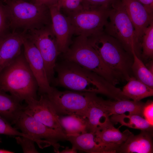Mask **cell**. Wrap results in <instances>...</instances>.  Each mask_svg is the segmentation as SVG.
I'll return each mask as SVG.
<instances>
[{
    "label": "cell",
    "mask_w": 153,
    "mask_h": 153,
    "mask_svg": "<svg viewBox=\"0 0 153 153\" xmlns=\"http://www.w3.org/2000/svg\"><path fill=\"white\" fill-rule=\"evenodd\" d=\"M57 74L54 83L71 90L105 95L115 100L127 99L122 90L96 73L77 63L64 60L56 63Z\"/></svg>",
    "instance_id": "obj_1"
},
{
    "label": "cell",
    "mask_w": 153,
    "mask_h": 153,
    "mask_svg": "<svg viewBox=\"0 0 153 153\" xmlns=\"http://www.w3.org/2000/svg\"><path fill=\"white\" fill-rule=\"evenodd\" d=\"M38 86L27 61L21 53L0 73V90L8 92L21 101L37 99Z\"/></svg>",
    "instance_id": "obj_2"
},
{
    "label": "cell",
    "mask_w": 153,
    "mask_h": 153,
    "mask_svg": "<svg viewBox=\"0 0 153 153\" xmlns=\"http://www.w3.org/2000/svg\"><path fill=\"white\" fill-rule=\"evenodd\" d=\"M87 38L90 44L118 78L128 81L132 76L133 54L126 50L118 40L104 31Z\"/></svg>",
    "instance_id": "obj_3"
},
{
    "label": "cell",
    "mask_w": 153,
    "mask_h": 153,
    "mask_svg": "<svg viewBox=\"0 0 153 153\" xmlns=\"http://www.w3.org/2000/svg\"><path fill=\"white\" fill-rule=\"evenodd\" d=\"M9 27L27 31L51 25L49 7L27 0H5Z\"/></svg>",
    "instance_id": "obj_4"
},
{
    "label": "cell",
    "mask_w": 153,
    "mask_h": 153,
    "mask_svg": "<svg viewBox=\"0 0 153 153\" xmlns=\"http://www.w3.org/2000/svg\"><path fill=\"white\" fill-rule=\"evenodd\" d=\"M62 57L64 60L75 62L96 73L115 86L119 83L120 80L104 63L86 37L77 36L67 51L63 53Z\"/></svg>",
    "instance_id": "obj_5"
},
{
    "label": "cell",
    "mask_w": 153,
    "mask_h": 153,
    "mask_svg": "<svg viewBox=\"0 0 153 153\" xmlns=\"http://www.w3.org/2000/svg\"><path fill=\"white\" fill-rule=\"evenodd\" d=\"M104 32L118 40L128 52L141 57L142 49L138 44L133 25L120 0H116L110 8Z\"/></svg>",
    "instance_id": "obj_6"
},
{
    "label": "cell",
    "mask_w": 153,
    "mask_h": 153,
    "mask_svg": "<svg viewBox=\"0 0 153 153\" xmlns=\"http://www.w3.org/2000/svg\"><path fill=\"white\" fill-rule=\"evenodd\" d=\"M94 93L75 91H60L53 87L46 94L59 115L75 114L86 118L88 105Z\"/></svg>",
    "instance_id": "obj_7"
},
{
    "label": "cell",
    "mask_w": 153,
    "mask_h": 153,
    "mask_svg": "<svg viewBox=\"0 0 153 153\" xmlns=\"http://www.w3.org/2000/svg\"><path fill=\"white\" fill-rule=\"evenodd\" d=\"M110 7H84L68 17L73 28L74 35L88 38L103 32Z\"/></svg>",
    "instance_id": "obj_8"
},
{
    "label": "cell",
    "mask_w": 153,
    "mask_h": 153,
    "mask_svg": "<svg viewBox=\"0 0 153 153\" xmlns=\"http://www.w3.org/2000/svg\"><path fill=\"white\" fill-rule=\"evenodd\" d=\"M27 31V38L34 43L42 57L49 83H53L56 61L61 53L51 25Z\"/></svg>",
    "instance_id": "obj_9"
},
{
    "label": "cell",
    "mask_w": 153,
    "mask_h": 153,
    "mask_svg": "<svg viewBox=\"0 0 153 153\" xmlns=\"http://www.w3.org/2000/svg\"><path fill=\"white\" fill-rule=\"evenodd\" d=\"M22 132L39 140L47 141L52 144L54 151L59 153L58 142L67 140L68 135L64 132L49 127L23 111L14 124Z\"/></svg>",
    "instance_id": "obj_10"
},
{
    "label": "cell",
    "mask_w": 153,
    "mask_h": 153,
    "mask_svg": "<svg viewBox=\"0 0 153 153\" xmlns=\"http://www.w3.org/2000/svg\"><path fill=\"white\" fill-rule=\"evenodd\" d=\"M40 95L39 99L31 98L25 101L27 105L24 112L47 126L65 133L61 125L59 116L46 94Z\"/></svg>",
    "instance_id": "obj_11"
},
{
    "label": "cell",
    "mask_w": 153,
    "mask_h": 153,
    "mask_svg": "<svg viewBox=\"0 0 153 153\" xmlns=\"http://www.w3.org/2000/svg\"><path fill=\"white\" fill-rule=\"evenodd\" d=\"M23 46L24 55L37 83L39 94L41 95L50 93L53 87L48 81L43 59L37 48L27 38L26 34Z\"/></svg>",
    "instance_id": "obj_12"
},
{
    "label": "cell",
    "mask_w": 153,
    "mask_h": 153,
    "mask_svg": "<svg viewBox=\"0 0 153 153\" xmlns=\"http://www.w3.org/2000/svg\"><path fill=\"white\" fill-rule=\"evenodd\" d=\"M49 7L52 20L51 28L57 41L60 53L68 50L72 41L73 28L69 18L63 14L55 4Z\"/></svg>",
    "instance_id": "obj_13"
},
{
    "label": "cell",
    "mask_w": 153,
    "mask_h": 153,
    "mask_svg": "<svg viewBox=\"0 0 153 153\" xmlns=\"http://www.w3.org/2000/svg\"><path fill=\"white\" fill-rule=\"evenodd\" d=\"M120 0L134 27L137 42L141 47L145 31L153 22V14L150 13L137 0Z\"/></svg>",
    "instance_id": "obj_14"
},
{
    "label": "cell",
    "mask_w": 153,
    "mask_h": 153,
    "mask_svg": "<svg viewBox=\"0 0 153 153\" xmlns=\"http://www.w3.org/2000/svg\"><path fill=\"white\" fill-rule=\"evenodd\" d=\"M26 32L14 31L0 37V73L21 53Z\"/></svg>",
    "instance_id": "obj_15"
},
{
    "label": "cell",
    "mask_w": 153,
    "mask_h": 153,
    "mask_svg": "<svg viewBox=\"0 0 153 153\" xmlns=\"http://www.w3.org/2000/svg\"><path fill=\"white\" fill-rule=\"evenodd\" d=\"M94 133L87 132L76 135L68 136L67 141L72 145V147L89 153H116L119 145L114 144H105L97 143Z\"/></svg>",
    "instance_id": "obj_16"
},
{
    "label": "cell",
    "mask_w": 153,
    "mask_h": 153,
    "mask_svg": "<svg viewBox=\"0 0 153 153\" xmlns=\"http://www.w3.org/2000/svg\"><path fill=\"white\" fill-rule=\"evenodd\" d=\"M152 132L141 130L138 135L132 133L119 146L117 153H152L153 152Z\"/></svg>",
    "instance_id": "obj_17"
},
{
    "label": "cell",
    "mask_w": 153,
    "mask_h": 153,
    "mask_svg": "<svg viewBox=\"0 0 153 153\" xmlns=\"http://www.w3.org/2000/svg\"><path fill=\"white\" fill-rule=\"evenodd\" d=\"M99 101L107 115L120 114L128 112L129 114L139 115L143 117V111L145 103L141 101H130L123 99L114 101L105 100L99 97Z\"/></svg>",
    "instance_id": "obj_18"
},
{
    "label": "cell",
    "mask_w": 153,
    "mask_h": 153,
    "mask_svg": "<svg viewBox=\"0 0 153 153\" xmlns=\"http://www.w3.org/2000/svg\"><path fill=\"white\" fill-rule=\"evenodd\" d=\"M132 133L127 129L121 132L118 129L114 127L109 118L94 133V139L98 144H114L120 145L127 140Z\"/></svg>",
    "instance_id": "obj_19"
},
{
    "label": "cell",
    "mask_w": 153,
    "mask_h": 153,
    "mask_svg": "<svg viewBox=\"0 0 153 153\" xmlns=\"http://www.w3.org/2000/svg\"><path fill=\"white\" fill-rule=\"evenodd\" d=\"M22 102L13 95L0 90V116L14 124L23 111L24 106Z\"/></svg>",
    "instance_id": "obj_20"
},
{
    "label": "cell",
    "mask_w": 153,
    "mask_h": 153,
    "mask_svg": "<svg viewBox=\"0 0 153 153\" xmlns=\"http://www.w3.org/2000/svg\"><path fill=\"white\" fill-rule=\"evenodd\" d=\"M97 94L94 93L89 102L86 118L88 132L94 133L105 123L109 118L101 104Z\"/></svg>",
    "instance_id": "obj_21"
},
{
    "label": "cell",
    "mask_w": 153,
    "mask_h": 153,
    "mask_svg": "<svg viewBox=\"0 0 153 153\" xmlns=\"http://www.w3.org/2000/svg\"><path fill=\"white\" fill-rule=\"evenodd\" d=\"M122 91L124 96L135 101H140L153 95V89L133 76L129 78Z\"/></svg>",
    "instance_id": "obj_22"
},
{
    "label": "cell",
    "mask_w": 153,
    "mask_h": 153,
    "mask_svg": "<svg viewBox=\"0 0 153 153\" xmlns=\"http://www.w3.org/2000/svg\"><path fill=\"white\" fill-rule=\"evenodd\" d=\"M61 125L68 136L76 135L88 132L86 118L72 114L59 116Z\"/></svg>",
    "instance_id": "obj_23"
},
{
    "label": "cell",
    "mask_w": 153,
    "mask_h": 153,
    "mask_svg": "<svg viewBox=\"0 0 153 153\" xmlns=\"http://www.w3.org/2000/svg\"><path fill=\"white\" fill-rule=\"evenodd\" d=\"M110 120L113 124L120 123L121 126L141 130H145L152 132L153 126L150 125L143 117L139 115L124 113L113 114Z\"/></svg>",
    "instance_id": "obj_24"
},
{
    "label": "cell",
    "mask_w": 153,
    "mask_h": 153,
    "mask_svg": "<svg viewBox=\"0 0 153 153\" xmlns=\"http://www.w3.org/2000/svg\"><path fill=\"white\" fill-rule=\"evenodd\" d=\"M133 62L131 69L132 74L136 79L153 89V73L146 67L141 59L132 51Z\"/></svg>",
    "instance_id": "obj_25"
},
{
    "label": "cell",
    "mask_w": 153,
    "mask_h": 153,
    "mask_svg": "<svg viewBox=\"0 0 153 153\" xmlns=\"http://www.w3.org/2000/svg\"><path fill=\"white\" fill-rule=\"evenodd\" d=\"M141 56L144 59L153 58V22L146 29L141 43Z\"/></svg>",
    "instance_id": "obj_26"
},
{
    "label": "cell",
    "mask_w": 153,
    "mask_h": 153,
    "mask_svg": "<svg viewBox=\"0 0 153 153\" xmlns=\"http://www.w3.org/2000/svg\"><path fill=\"white\" fill-rule=\"evenodd\" d=\"M84 0H58L55 4L61 12L69 17L82 10Z\"/></svg>",
    "instance_id": "obj_27"
},
{
    "label": "cell",
    "mask_w": 153,
    "mask_h": 153,
    "mask_svg": "<svg viewBox=\"0 0 153 153\" xmlns=\"http://www.w3.org/2000/svg\"><path fill=\"white\" fill-rule=\"evenodd\" d=\"M0 134L26 137L31 139L35 142L38 141L37 139L33 137L19 132L16 128L13 127L8 121L0 116Z\"/></svg>",
    "instance_id": "obj_28"
},
{
    "label": "cell",
    "mask_w": 153,
    "mask_h": 153,
    "mask_svg": "<svg viewBox=\"0 0 153 153\" xmlns=\"http://www.w3.org/2000/svg\"><path fill=\"white\" fill-rule=\"evenodd\" d=\"M15 139L17 143L21 146L24 153H39L35 147V141L31 139L18 136Z\"/></svg>",
    "instance_id": "obj_29"
},
{
    "label": "cell",
    "mask_w": 153,
    "mask_h": 153,
    "mask_svg": "<svg viewBox=\"0 0 153 153\" xmlns=\"http://www.w3.org/2000/svg\"><path fill=\"white\" fill-rule=\"evenodd\" d=\"M9 27L5 0H0V37Z\"/></svg>",
    "instance_id": "obj_30"
},
{
    "label": "cell",
    "mask_w": 153,
    "mask_h": 153,
    "mask_svg": "<svg viewBox=\"0 0 153 153\" xmlns=\"http://www.w3.org/2000/svg\"><path fill=\"white\" fill-rule=\"evenodd\" d=\"M116 0H84L85 7H110Z\"/></svg>",
    "instance_id": "obj_31"
},
{
    "label": "cell",
    "mask_w": 153,
    "mask_h": 153,
    "mask_svg": "<svg viewBox=\"0 0 153 153\" xmlns=\"http://www.w3.org/2000/svg\"><path fill=\"white\" fill-rule=\"evenodd\" d=\"M143 115L144 119L151 125L153 126V102L148 100L145 103Z\"/></svg>",
    "instance_id": "obj_32"
},
{
    "label": "cell",
    "mask_w": 153,
    "mask_h": 153,
    "mask_svg": "<svg viewBox=\"0 0 153 153\" xmlns=\"http://www.w3.org/2000/svg\"><path fill=\"white\" fill-rule=\"evenodd\" d=\"M142 4L150 14H153V0H137Z\"/></svg>",
    "instance_id": "obj_33"
},
{
    "label": "cell",
    "mask_w": 153,
    "mask_h": 153,
    "mask_svg": "<svg viewBox=\"0 0 153 153\" xmlns=\"http://www.w3.org/2000/svg\"><path fill=\"white\" fill-rule=\"evenodd\" d=\"M58 0H32L31 2L38 5H44L48 7L56 3Z\"/></svg>",
    "instance_id": "obj_34"
},
{
    "label": "cell",
    "mask_w": 153,
    "mask_h": 153,
    "mask_svg": "<svg viewBox=\"0 0 153 153\" xmlns=\"http://www.w3.org/2000/svg\"><path fill=\"white\" fill-rule=\"evenodd\" d=\"M77 152V150H75L72 147L70 148L69 147H67L63 150L61 151H60L59 153H75Z\"/></svg>",
    "instance_id": "obj_35"
},
{
    "label": "cell",
    "mask_w": 153,
    "mask_h": 153,
    "mask_svg": "<svg viewBox=\"0 0 153 153\" xmlns=\"http://www.w3.org/2000/svg\"><path fill=\"white\" fill-rule=\"evenodd\" d=\"M145 66L150 71L153 73V62L152 60L149 61L146 64Z\"/></svg>",
    "instance_id": "obj_36"
},
{
    "label": "cell",
    "mask_w": 153,
    "mask_h": 153,
    "mask_svg": "<svg viewBox=\"0 0 153 153\" xmlns=\"http://www.w3.org/2000/svg\"><path fill=\"white\" fill-rule=\"evenodd\" d=\"M14 152L4 149H0V153H13Z\"/></svg>",
    "instance_id": "obj_37"
},
{
    "label": "cell",
    "mask_w": 153,
    "mask_h": 153,
    "mask_svg": "<svg viewBox=\"0 0 153 153\" xmlns=\"http://www.w3.org/2000/svg\"><path fill=\"white\" fill-rule=\"evenodd\" d=\"M1 143V139L0 138V143Z\"/></svg>",
    "instance_id": "obj_38"
},
{
    "label": "cell",
    "mask_w": 153,
    "mask_h": 153,
    "mask_svg": "<svg viewBox=\"0 0 153 153\" xmlns=\"http://www.w3.org/2000/svg\"><path fill=\"white\" fill-rule=\"evenodd\" d=\"M31 2L32 0H27Z\"/></svg>",
    "instance_id": "obj_39"
}]
</instances>
